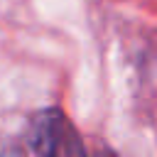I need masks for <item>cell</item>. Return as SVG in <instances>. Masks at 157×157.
<instances>
[{
  "label": "cell",
  "mask_w": 157,
  "mask_h": 157,
  "mask_svg": "<svg viewBox=\"0 0 157 157\" xmlns=\"http://www.w3.org/2000/svg\"><path fill=\"white\" fill-rule=\"evenodd\" d=\"M25 145L32 155H42V157L86 155V147L76 132V128L69 123V118L59 108L39 110L27 120Z\"/></svg>",
  "instance_id": "cell-1"
}]
</instances>
